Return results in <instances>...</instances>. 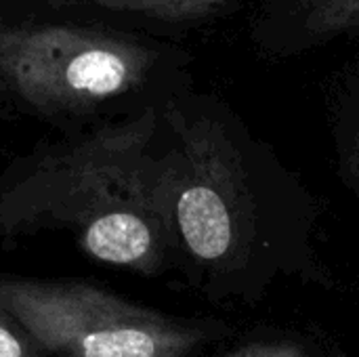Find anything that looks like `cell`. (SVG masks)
Instances as JSON below:
<instances>
[{
  "label": "cell",
  "mask_w": 359,
  "mask_h": 357,
  "mask_svg": "<svg viewBox=\"0 0 359 357\" xmlns=\"http://www.w3.org/2000/svg\"><path fill=\"white\" fill-rule=\"evenodd\" d=\"M158 118L145 109L21 162L0 181V238L67 229L105 265L151 274L175 244Z\"/></svg>",
  "instance_id": "1"
},
{
  "label": "cell",
  "mask_w": 359,
  "mask_h": 357,
  "mask_svg": "<svg viewBox=\"0 0 359 357\" xmlns=\"http://www.w3.org/2000/svg\"><path fill=\"white\" fill-rule=\"evenodd\" d=\"M6 309L48 357H185L202 332L78 280H0Z\"/></svg>",
  "instance_id": "2"
},
{
  "label": "cell",
  "mask_w": 359,
  "mask_h": 357,
  "mask_svg": "<svg viewBox=\"0 0 359 357\" xmlns=\"http://www.w3.org/2000/svg\"><path fill=\"white\" fill-rule=\"evenodd\" d=\"M156 53L137 40L80 25L0 29V80L44 114L86 112L139 88Z\"/></svg>",
  "instance_id": "3"
},
{
  "label": "cell",
  "mask_w": 359,
  "mask_h": 357,
  "mask_svg": "<svg viewBox=\"0 0 359 357\" xmlns=\"http://www.w3.org/2000/svg\"><path fill=\"white\" fill-rule=\"evenodd\" d=\"M288 19L280 23L288 48L313 46L337 36L359 32V0H292Z\"/></svg>",
  "instance_id": "4"
},
{
  "label": "cell",
  "mask_w": 359,
  "mask_h": 357,
  "mask_svg": "<svg viewBox=\"0 0 359 357\" xmlns=\"http://www.w3.org/2000/svg\"><path fill=\"white\" fill-rule=\"evenodd\" d=\"M111 11L139 13L162 21H194L227 8L236 0H93Z\"/></svg>",
  "instance_id": "5"
},
{
  "label": "cell",
  "mask_w": 359,
  "mask_h": 357,
  "mask_svg": "<svg viewBox=\"0 0 359 357\" xmlns=\"http://www.w3.org/2000/svg\"><path fill=\"white\" fill-rule=\"evenodd\" d=\"M0 357H48L34 337L0 307Z\"/></svg>",
  "instance_id": "6"
},
{
  "label": "cell",
  "mask_w": 359,
  "mask_h": 357,
  "mask_svg": "<svg viewBox=\"0 0 359 357\" xmlns=\"http://www.w3.org/2000/svg\"><path fill=\"white\" fill-rule=\"evenodd\" d=\"M294 353H273V351H265V353H257V356H248V357H292Z\"/></svg>",
  "instance_id": "7"
}]
</instances>
